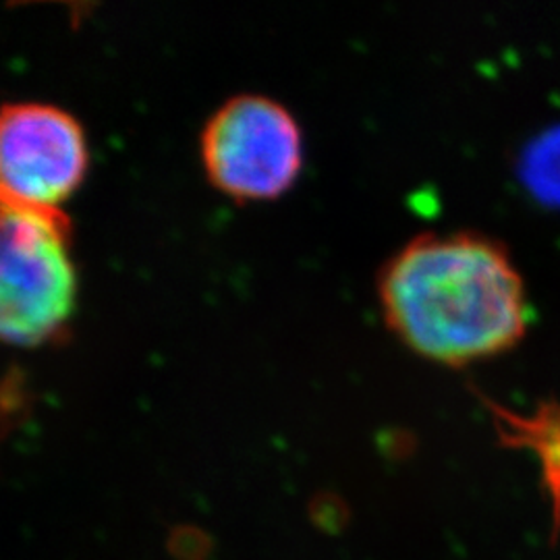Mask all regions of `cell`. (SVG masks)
I'll use <instances>...</instances> for the list:
<instances>
[{
	"instance_id": "cell-5",
	"label": "cell",
	"mask_w": 560,
	"mask_h": 560,
	"mask_svg": "<svg viewBox=\"0 0 560 560\" xmlns=\"http://www.w3.org/2000/svg\"><path fill=\"white\" fill-rule=\"evenodd\" d=\"M525 180L546 201L560 203V127L536 141L527 152Z\"/></svg>"
},
{
	"instance_id": "cell-2",
	"label": "cell",
	"mask_w": 560,
	"mask_h": 560,
	"mask_svg": "<svg viewBox=\"0 0 560 560\" xmlns=\"http://www.w3.org/2000/svg\"><path fill=\"white\" fill-rule=\"evenodd\" d=\"M75 298L78 277L67 214L52 208L2 203V339L18 347H42L65 337Z\"/></svg>"
},
{
	"instance_id": "cell-4",
	"label": "cell",
	"mask_w": 560,
	"mask_h": 560,
	"mask_svg": "<svg viewBox=\"0 0 560 560\" xmlns=\"http://www.w3.org/2000/svg\"><path fill=\"white\" fill-rule=\"evenodd\" d=\"M88 138L69 110L50 102H7L0 115L2 203L60 210L85 177Z\"/></svg>"
},
{
	"instance_id": "cell-3",
	"label": "cell",
	"mask_w": 560,
	"mask_h": 560,
	"mask_svg": "<svg viewBox=\"0 0 560 560\" xmlns=\"http://www.w3.org/2000/svg\"><path fill=\"white\" fill-rule=\"evenodd\" d=\"M208 180L233 200H275L300 177L303 136L293 113L264 94H237L201 129Z\"/></svg>"
},
{
	"instance_id": "cell-1",
	"label": "cell",
	"mask_w": 560,
	"mask_h": 560,
	"mask_svg": "<svg viewBox=\"0 0 560 560\" xmlns=\"http://www.w3.org/2000/svg\"><path fill=\"white\" fill-rule=\"evenodd\" d=\"M386 326L423 360L467 365L513 349L529 303L509 252L480 233H423L382 266Z\"/></svg>"
}]
</instances>
